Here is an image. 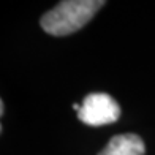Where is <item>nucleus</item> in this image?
<instances>
[{
	"label": "nucleus",
	"mask_w": 155,
	"mask_h": 155,
	"mask_svg": "<svg viewBox=\"0 0 155 155\" xmlns=\"http://www.w3.org/2000/svg\"><path fill=\"white\" fill-rule=\"evenodd\" d=\"M106 0H62L41 16L43 30L54 37H65L82 29Z\"/></svg>",
	"instance_id": "1"
},
{
	"label": "nucleus",
	"mask_w": 155,
	"mask_h": 155,
	"mask_svg": "<svg viewBox=\"0 0 155 155\" xmlns=\"http://www.w3.org/2000/svg\"><path fill=\"white\" fill-rule=\"evenodd\" d=\"M120 117V106L108 94H89L81 104L78 119L89 127H103L116 122Z\"/></svg>",
	"instance_id": "2"
},
{
	"label": "nucleus",
	"mask_w": 155,
	"mask_h": 155,
	"mask_svg": "<svg viewBox=\"0 0 155 155\" xmlns=\"http://www.w3.org/2000/svg\"><path fill=\"white\" fill-rule=\"evenodd\" d=\"M146 144L141 136L135 133H125L117 135L109 139L104 149L98 155H144Z\"/></svg>",
	"instance_id": "3"
}]
</instances>
